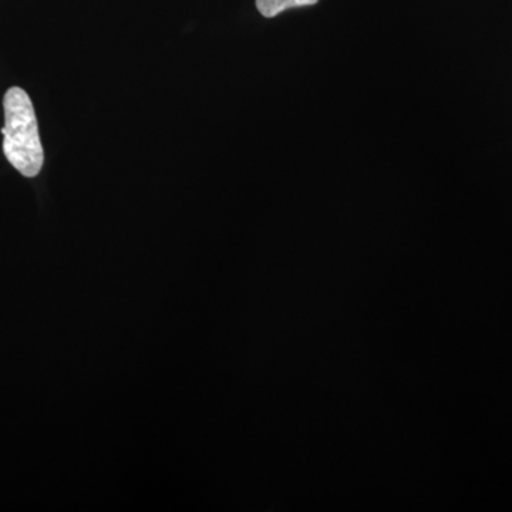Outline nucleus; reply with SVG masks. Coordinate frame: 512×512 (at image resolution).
I'll return each instance as SVG.
<instances>
[{"label":"nucleus","mask_w":512,"mask_h":512,"mask_svg":"<svg viewBox=\"0 0 512 512\" xmlns=\"http://www.w3.org/2000/svg\"><path fill=\"white\" fill-rule=\"evenodd\" d=\"M3 109V153L20 174L28 178L36 177L45 163V153L32 100L25 90L12 87L5 94Z\"/></svg>","instance_id":"f257e3e1"},{"label":"nucleus","mask_w":512,"mask_h":512,"mask_svg":"<svg viewBox=\"0 0 512 512\" xmlns=\"http://www.w3.org/2000/svg\"><path fill=\"white\" fill-rule=\"evenodd\" d=\"M318 2L319 0H256V8L265 18H275L285 10L312 6Z\"/></svg>","instance_id":"f03ea898"}]
</instances>
